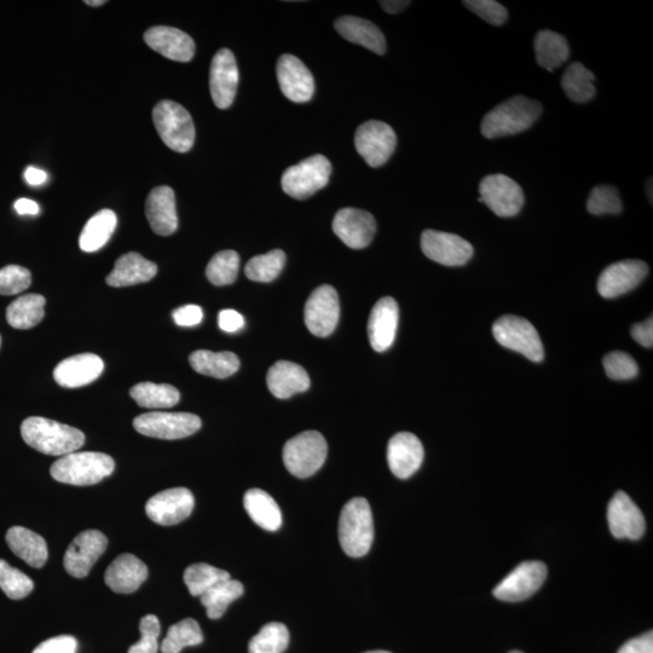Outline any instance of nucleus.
Segmentation results:
<instances>
[{"label":"nucleus","mask_w":653,"mask_h":653,"mask_svg":"<svg viewBox=\"0 0 653 653\" xmlns=\"http://www.w3.org/2000/svg\"><path fill=\"white\" fill-rule=\"evenodd\" d=\"M21 436L37 452L52 456L75 453L85 443L82 431L40 416H32L23 421Z\"/></svg>","instance_id":"obj_1"},{"label":"nucleus","mask_w":653,"mask_h":653,"mask_svg":"<svg viewBox=\"0 0 653 653\" xmlns=\"http://www.w3.org/2000/svg\"><path fill=\"white\" fill-rule=\"evenodd\" d=\"M539 101L525 96H514L485 115L481 131L488 140L520 134L530 129L541 117Z\"/></svg>","instance_id":"obj_2"},{"label":"nucleus","mask_w":653,"mask_h":653,"mask_svg":"<svg viewBox=\"0 0 653 653\" xmlns=\"http://www.w3.org/2000/svg\"><path fill=\"white\" fill-rule=\"evenodd\" d=\"M339 541L351 558H361L371 551L374 523L371 506L363 498L352 499L343 508L339 519Z\"/></svg>","instance_id":"obj_3"},{"label":"nucleus","mask_w":653,"mask_h":653,"mask_svg":"<svg viewBox=\"0 0 653 653\" xmlns=\"http://www.w3.org/2000/svg\"><path fill=\"white\" fill-rule=\"evenodd\" d=\"M115 462L103 453L83 452L62 456L51 466V477L65 484L94 485L112 475Z\"/></svg>","instance_id":"obj_4"},{"label":"nucleus","mask_w":653,"mask_h":653,"mask_svg":"<svg viewBox=\"0 0 653 653\" xmlns=\"http://www.w3.org/2000/svg\"><path fill=\"white\" fill-rule=\"evenodd\" d=\"M153 120L161 140L177 153H187L195 142V126L186 108L173 101H161L154 107Z\"/></svg>","instance_id":"obj_5"},{"label":"nucleus","mask_w":653,"mask_h":653,"mask_svg":"<svg viewBox=\"0 0 653 653\" xmlns=\"http://www.w3.org/2000/svg\"><path fill=\"white\" fill-rule=\"evenodd\" d=\"M327 452L325 437L317 431H306L286 443L283 462L293 476L308 478L325 464Z\"/></svg>","instance_id":"obj_6"},{"label":"nucleus","mask_w":653,"mask_h":653,"mask_svg":"<svg viewBox=\"0 0 653 653\" xmlns=\"http://www.w3.org/2000/svg\"><path fill=\"white\" fill-rule=\"evenodd\" d=\"M331 173L332 165L326 156H310L302 163L288 167L283 173V192L293 199H308L327 186Z\"/></svg>","instance_id":"obj_7"},{"label":"nucleus","mask_w":653,"mask_h":653,"mask_svg":"<svg viewBox=\"0 0 653 653\" xmlns=\"http://www.w3.org/2000/svg\"><path fill=\"white\" fill-rule=\"evenodd\" d=\"M493 334L504 348L519 352L530 361L541 362L545 357L539 333L528 320L522 317L502 316L494 323Z\"/></svg>","instance_id":"obj_8"},{"label":"nucleus","mask_w":653,"mask_h":653,"mask_svg":"<svg viewBox=\"0 0 653 653\" xmlns=\"http://www.w3.org/2000/svg\"><path fill=\"white\" fill-rule=\"evenodd\" d=\"M134 427L143 436L159 439H182L201 429V419L190 413L154 412L137 416Z\"/></svg>","instance_id":"obj_9"},{"label":"nucleus","mask_w":653,"mask_h":653,"mask_svg":"<svg viewBox=\"0 0 653 653\" xmlns=\"http://www.w3.org/2000/svg\"><path fill=\"white\" fill-rule=\"evenodd\" d=\"M396 146L397 136L394 129L383 121H367L356 131L357 152L371 167L385 165L394 154Z\"/></svg>","instance_id":"obj_10"},{"label":"nucleus","mask_w":653,"mask_h":653,"mask_svg":"<svg viewBox=\"0 0 653 653\" xmlns=\"http://www.w3.org/2000/svg\"><path fill=\"white\" fill-rule=\"evenodd\" d=\"M479 194L491 212L501 218L516 217L524 206L522 187L501 173L484 177L479 184Z\"/></svg>","instance_id":"obj_11"},{"label":"nucleus","mask_w":653,"mask_h":653,"mask_svg":"<svg viewBox=\"0 0 653 653\" xmlns=\"http://www.w3.org/2000/svg\"><path fill=\"white\" fill-rule=\"evenodd\" d=\"M547 577V566L541 562H524L517 566L494 589V595L502 602H523L535 594Z\"/></svg>","instance_id":"obj_12"},{"label":"nucleus","mask_w":653,"mask_h":653,"mask_svg":"<svg viewBox=\"0 0 653 653\" xmlns=\"http://www.w3.org/2000/svg\"><path fill=\"white\" fill-rule=\"evenodd\" d=\"M421 250L433 262L446 267H462L473 257L470 242L444 231L425 230L421 235Z\"/></svg>","instance_id":"obj_13"},{"label":"nucleus","mask_w":653,"mask_h":653,"mask_svg":"<svg viewBox=\"0 0 653 653\" xmlns=\"http://www.w3.org/2000/svg\"><path fill=\"white\" fill-rule=\"evenodd\" d=\"M340 316L337 291L332 286L322 285L312 292L305 304V325L316 337L325 338L334 332Z\"/></svg>","instance_id":"obj_14"},{"label":"nucleus","mask_w":653,"mask_h":653,"mask_svg":"<svg viewBox=\"0 0 653 653\" xmlns=\"http://www.w3.org/2000/svg\"><path fill=\"white\" fill-rule=\"evenodd\" d=\"M107 546L108 539L101 531L86 530L80 533L69 545L63 558L68 574L75 579H84L107 550Z\"/></svg>","instance_id":"obj_15"},{"label":"nucleus","mask_w":653,"mask_h":653,"mask_svg":"<svg viewBox=\"0 0 653 653\" xmlns=\"http://www.w3.org/2000/svg\"><path fill=\"white\" fill-rule=\"evenodd\" d=\"M195 499L187 488H173L149 499L146 505L147 516L154 523L170 527L186 520L192 514Z\"/></svg>","instance_id":"obj_16"},{"label":"nucleus","mask_w":653,"mask_h":653,"mask_svg":"<svg viewBox=\"0 0 653 653\" xmlns=\"http://www.w3.org/2000/svg\"><path fill=\"white\" fill-rule=\"evenodd\" d=\"M649 273V267L638 259L622 260L609 265L598 280V292L605 299L623 296L638 287Z\"/></svg>","instance_id":"obj_17"},{"label":"nucleus","mask_w":653,"mask_h":653,"mask_svg":"<svg viewBox=\"0 0 653 653\" xmlns=\"http://www.w3.org/2000/svg\"><path fill=\"white\" fill-rule=\"evenodd\" d=\"M238 85L239 68L233 52L219 50L213 57L210 69L211 96L219 109H227L233 104Z\"/></svg>","instance_id":"obj_18"},{"label":"nucleus","mask_w":653,"mask_h":653,"mask_svg":"<svg viewBox=\"0 0 653 653\" xmlns=\"http://www.w3.org/2000/svg\"><path fill=\"white\" fill-rule=\"evenodd\" d=\"M334 234L354 250H362L371 244L377 223L371 213L358 208H342L333 221Z\"/></svg>","instance_id":"obj_19"},{"label":"nucleus","mask_w":653,"mask_h":653,"mask_svg":"<svg viewBox=\"0 0 653 653\" xmlns=\"http://www.w3.org/2000/svg\"><path fill=\"white\" fill-rule=\"evenodd\" d=\"M277 80L283 95L296 103L309 102L314 96L315 80L309 68L298 57L282 55L277 61Z\"/></svg>","instance_id":"obj_20"},{"label":"nucleus","mask_w":653,"mask_h":653,"mask_svg":"<svg viewBox=\"0 0 653 653\" xmlns=\"http://www.w3.org/2000/svg\"><path fill=\"white\" fill-rule=\"evenodd\" d=\"M608 520L611 534L618 540H639L645 534L644 514L624 491H617L610 501Z\"/></svg>","instance_id":"obj_21"},{"label":"nucleus","mask_w":653,"mask_h":653,"mask_svg":"<svg viewBox=\"0 0 653 653\" xmlns=\"http://www.w3.org/2000/svg\"><path fill=\"white\" fill-rule=\"evenodd\" d=\"M424 461L420 439L409 432L397 433L387 446V462L397 478L407 479L419 470Z\"/></svg>","instance_id":"obj_22"},{"label":"nucleus","mask_w":653,"mask_h":653,"mask_svg":"<svg viewBox=\"0 0 653 653\" xmlns=\"http://www.w3.org/2000/svg\"><path fill=\"white\" fill-rule=\"evenodd\" d=\"M398 319H400V309L394 298H381L374 305L368 321V337L375 351L385 352L394 344Z\"/></svg>","instance_id":"obj_23"},{"label":"nucleus","mask_w":653,"mask_h":653,"mask_svg":"<svg viewBox=\"0 0 653 653\" xmlns=\"http://www.w3.org/2000/svg\"><path fill=\"white\" fill-rule=\"evenodd\" d=\"M150 49L172 61L189 62L195 55V43L189 34L177 28L156 26L144 33Z\"/></svg>","instance_id":"obj_24"},{"label":"nucleus","mask_w":653,"mask_h":653,"mask_svg":"<svg viewBox=\"0 0 653 653\" xmlns=\"http://www.w3.org/2000/svg\"><path fill=\"white\" fill-rule=\"evenodd\" d=\"M104 369L102 358L94 354H82L67 358L57 364L54 371L56 383L67 389H77L94 383Z\"/></svg>","instance_id":"obj_25"},{"label":"nucleus","mask_w":653,"mask_h":653,"mask_svg":"<svg viewBox=\"0 0 653 653\" xmlns=\"http://www.w3.org/2000/svg\"><path fill=\"white\" fill-rule=\"evenodd\" d=\"M147 577V565L134 554L125 553L108 566L104 581L113 592L130 594L136 592Z\"/></svg>","instance_id":"obj_26"},{"label":"nucleus","mask_w":653,"mask_h":653,"mask_svg":"<svg viewBox=\"0 0 653 653\" xmlns=\"http://www.w3.org/2000/svg\"><path fill=\"white\" fill-rule=\"evenodd\" d=\"M146 215L150 228L160 236H170L178 228L175 192L170 187L154 188L148 195Z\"/></svg>","instance_id":"obj_27"},{"label":"nucleus","mask_w":653,"mask_h":653,"mask_svg":"<svg viewBox=\"0 0 653 653\" xmlns=\"http://www.w3.org/2000/svg\"><path fill=\"white\" fill-rule=\"evenodd\" d=\"M268 389L280 400L304 392L310 387L309 374L297 363L280 361L269 369Z\"/></svg>","instance_id":"obj_28"},{"label":"nucleus","mask_w":653,"mask_h":653,"mask_svg":"<svg viewBox=\"0 0 653 653\" xmlns=\"http://www.w3.org/2000/svg\"><path fill=\"white\" fill-rule=\"evenodd\" d=\"M158 274V265L136 252L121 256L115 262L114 270L107 276V283L112 287H127L140 285L153 280Z\"/></svg>","instance_id":"obj_29"},{"label":"nucleus","mask_w":653,"mask_h":653,"mask_svg":"<svg viewBox=\"0 0 653 653\" xmlns=\"http://www.w3.org/2000/svg\"><path fill=\"white\" fill-rule=\"evenodd\" d=\"M335 30L349 42L364 46L378 55L386 52V39L383 32L373 22L360 17L344 16L334 23Z\"/></svg>","instance_id":"obj_30"},{"label":"nucleus","mask_w":653,"mask_h":653,"mask_svg":"<svg viewBox=\"0 0 653 653\" xmlns=\"http://www.w3.org/2000/svg\"><path fill=\"white\" fill-rule=\"evenodd\" d=\"M10 550L23 562L40 569L48 560L49 552L42 536L22 527L10 528L7 533Z\"/></svg>","instance_id":"obj_31"},{"label":"nucleus","mask_w":653,"mask_h":653,"mask_svg":"<svg viewBox=\"0 0 653 653\" xmlns=\"http://www.w3.org/2000/svg\"><path fill=\"white\" fill-rule=\"evenodd\" d=\"M244 506L248 516L258 527L267 531H277L281 528L282 514L280 507L264 490H248L245 494Z\"/></svg>","instance_id":"obj_32"},{"label":"nucleus","mask_w":653,"mask_h":653,"mask_svg":"<svg viewBox=\"0 0 653 653\" xmlns=\"http://www.w3.org/2000/svg\"><path fill=\"white\" fill-rule=\"evenodd\" d=\"M189 362L195 372L217 379L229 378L240 368L239 357L228 351H195L190 355Z\"/></svg>","instance_id":"obj_33"},{"label":"nucleus","mask_w":653,"mask_h":653,"mask_svg":"<svg viewBox=\"0 0 653 653\" xmlns=\"http://www.w3.org/2000/svg\"><path fill=\"white\" fill-rule=\"evenodd\" d=\"M534 48L537 63L548 72H553L569 59V44L562 34L556 32L541 31L537 33Z\"/></svg>","instance_id":"obj_34"},{"label":"nucleus","mask_w":653,"mask_h":653,"mask_svg":"<svg viewBox=\"0 0 653 653\" xmlns=\"http://www.w3.org/2000/svg\"><path fill=\"white\" fill-rule=\"evenodd\" d=\"M118 218L112 210H102L89 219L80 234L82 251L92 253L101 250L111 240L117 228Z\"/></svg>","instance_id":"obj_35"},{"label":"nucleus","mask_w":653,"mask_h":653,"mask_svg":"<svg viewBox=\"0 0 653 653\" xmlns=\"http://www.w3.org/2000/svg\"><path fill=\"white\" fill-rule=\"evenodd\" d=\"M46 300L40 294H26L8 306L7 320L15 329H31L39 325L45 316Z\"/></svg>","instance_id":"obj_36"},{"label":"nucleus","mask_w":653,"mask_h":653,"mask_svg":"<svg viewBox=\"0 0 653 653\" xmlns=\"http://www.w3.org/2000/svg\"><path fill=\"white\" fill-rule=\"evenodd\" d=\"M130 396L147 409L172 408L181 400L179 391L169 384L140 383L132 387Z\"/></svg>","instance_id":"obj_37"},{"label":"nucleus","mask_w":653,"mask_h":653,"mask_svg":"<svg viewBox=\"0 0 653 653\" xmlns=\"http://www.w3.org/2000/svg\"><path fill=\"white\" fill-rule=\"evenodd\" d=\"M595 75L581 62H574L566 69L562 78V88L569 100L587 103L595 96Z\"/></svg>","instance_id":"obj_38"},{"label":"nucleus","mask_w":653,"mask_h":653,"mask_svg":"<svg viewBox=\"0 0 653 653\" xmlns=\"http://www.w3.org/2000/svg\"><path fill=\"white\" fill-rule=\"evenodd\" d=\"M245 588L236 580H225L201 595V604L206 608V614L211 620L221 618L228 606L242 597Z\"/></svg>","instance_id":"obj_39"},{"label":"nucleus","mask_w":653,"mask_h":653,"mask_svg":"<svg viewBox=\"0 0 653 653\" xmlns=\"http://www.w3.org/2000/svg\"><path fill=\"white\" fill-rule=\"evenodd\" d=\"M229 579V572L205 563L190 565L184 572V583L193 597H201L218 583Z\"/></svg>","instance_id":"obj_40"},{"label":"nucleus","mask_w":653,"mask_h":653,"mask_svg":"<svg viewBox=\"0 0 653 653\" xmlns=\"http://www.w3.org/2000/svg\"><path fill=\"white\" fill-rule=\"evenodd\" d=\"M202 641H204V634L199 623L193 618H186L170 627L161 644V652L179 653L184 647L200 645Z\"/></svg>","instance_id":"obj_41"},{"label":"nucleus","mask_w":653,"mask_h":653,"mask_svg":"<svg viewBox=\"0 0 653 653\" xmlns=\"http://www.w3.org/2000/svg\"><path fill=\"white\" fill-rule=\"evenodd\" d=\"M290 644V632L285 624L271 622L265 624L248 644L250 653H283Z\"/></svg>","instance_id":"obj_42"},{"label":"nucleus","mask_w":653,"mask_h":653,"mask_svg":"<svg viewBox=\"0 0 653 653\" xmlns=\"http://www.w3.org/2000/svg\"><path fill=\"white\" fill-rule=\"evenodd\" d=\"M286 264V254L274 250L262 256L253 257L247 263L245 273L248 279L256 282H271L281 274Z\"/></svg>","instance_id":"obj_43"},{"label":"nucleus","mask_w":653,"mask_h":653,"mask_svg":"<svg viewBox=\"0 0 653 653\" xmlns=\"http://www.w3.org/2000/svg\"><path fill=\"white\" fill-rule=\"evenodd\" d=\"M240 257L235 251H222L211 259L206 268L208 281L215 286H228L238 279Z\"/></svg>","instance_id":"obj_44"},{"label":"nucleus","mask_w":653,"mask_h":653,"mask_svg":"<svg viewBox=\"0 0 653 653\" xmlns=\"http://www.w3.org/2000/svg\"><path fill=\"white\" fill-rule=\"evenodd\" d=\"M0 588L10 599L20 600L33 592L34 583L22 571L0 559Z\"/></svg>","instance_id":"obj_45"},{"label":"nucleus","mask_w":653,"mask_h":653,"mask_svg":"<svg viewBox=\"0 0 653 653\" xmlns=\"http://www.w3.org/2000/svg\"><path fill=\"white\" fill-rule=\"evenodd\" d=\"M587 210L594 216L618 215L622 212L620 193L611 186L595 187L589 195Z\"/></svg>","instance_id":"obj_46"},{"label":"nucleus","mask_w":653,"mask_h":653,"mask_svg":"<svg viewBox=\"0 0 653 653\" xmlns=\"http://www.w3.org/2000/svg\"><path fill=\"white\" fill-rule=\"evenodd\" d=\"M31 271L20 265H8L0 269V296H16L30 288Z\"/></svg>","instance_id":"obj_47"},{"label":"nucleus","mask_w":653,"mask_h":653,"mask_svg":"<svg viewBox=\"0 0 653 653\" xmlns=\"http://www.w3.org/2000/svg\"><path fill=\"white\" fill-rule=\"evenodd\" d=\"M606 375L612 380H631L639 373L638 363L626 352H610L604 358Z\"/></svg>","instance_id":"obj_48"},{"label":"nucleus","mask_w":653,"mask_h":653,"mask_svg":"<svg viewBox=\"0 0 653 653\" xmlns=\"http://www.w3.org/2000/svg\"><path fill=\"white\" fill-rule=\"evenodd\" d=\"M141 640L132 645L129 653H158V638L161 633L159 618L154 615L144 616L140 623Z\"/></svg>","instance_id":"obj_49"},{"label":"nucleus","mask_w":653,"mask_h":653,"mask_svg":"<svg viewBox=\"0 0 653 653\" xmlns=\"http://www.w3.org/2000/svg\"><path fill=\"white\" fill-rule=\"evenodd\" d=\"M464 5L490 25L502 26L508 19L507 9L495 0H466Z\"/></svg>","instance_id":"obj_50"},{"label":"nucleus","mask_w":653,"mask_h":653,"mask_svg":"<svg viewBox=\"0 0 653 653\" xmlns=\"http://www.w3.org/2000/svg\"><path fill=\"white\" fill-rule=\"evenodd\" d=\"M77 649V639L71 637V635H60V637L44 641L32 653H75Z\"/></svg>","instance_id":"obj_51"},{"label":"nucleus","mask_w":653,"mask_h":653,"mask_svg":"<svg viewBox=\"0 0 653 653\" xmlns=\"http://www.w3.org/2000/svg\"><path fill=\"white\" fill-rule=\"evenodd\" d=\"M172 317L177 326L194 327L200 325L204 312L198 305H184L173 311Z\"/></svg>","instance_id":"obj_52"},{"label":"nucleus","mask_w":653,"mask_h":653,"mask_svg":"<svg viewBox=\"0 0 653 653\" xmlns=\"http://www.w3.org/2000/svg\"><path fill=\"white\" fill-rule=\"evenodd\" d=\"M218 325L225 333H236L245 326L244 316L235 310H222L218 315Z\"/></svg>","instance_id":"obj_53"},{"label":"nucleus","mask_w":653,"mask_h":653,"mask_svg":"<svg viewBox=\"0 0 653 653\" xmlns=\"http://www.w3.org/2000/svg\"><path fill=\"white\" fill-rule=\"evenodd\" d=\"M631 334L635 342L644 346V348L651 349L653 344V320L650 317L649 320L641 323H635L631 329Z\"/></svg>","instance_id":"obj_54"},{"label":"nucleus","mask_w":653,"mask_h":653,"mask_svg":"<svg viewBox=\"0 0 653 653\" xmlns=\"http://www.w3.org/2000/svg\"><path fill=\"white\" fill-rule=\"evenodd\" d=\"M617 653H653V633L629 640Z\"/></svg>","instance_id":"obj_55"},{"label":"nucleus","mask_w":653,"mask_h":653,"mask_svg":"<svg viewBox=\"0 0 653 653\" xmlns=\"http://www.w3.org/2000/svg\"><path fill=\"white\" fill-rule=\"evenodd\" d=\"M14 207L20 216H37L39 213V205L30 199H19L15 202Z\"/></svg>","instance_id":"obj_56"},{"label":"nucleus","mask_w":653,"mask_h":653,"mask_svg":"<svg viewBox=\"0 0 653 653\" xmlns=\"http://www.w3.org/2000/svg\"><path fill=\"white\" fill-rule=\"evenodd\" d=\"M46 178H48V175H46V172L40 169H37V167H27L25 171V179L30 186L37 187V186H42L43 183H45Z\"/></svg>","instance_id":"obj_57"},{"label":"nucleus","mask_w":653,"mask_h":653,"mask_svg":"<svg viewBox=\"0 0 653 653\" xmlns=\"http://www.w3.org/2000/svg\"><path fill=\"white\" fill-rule=\"evenodd\" d=\"M381 8H383L386 13L391 15H396L401 13L404 9H407L410 5L409 0H385V2H380Z\"/></svg>","instance_id":"obj_58"},{"label":"nucleus","mask_w":653,"mask_h":653,"mask_svg":"<svg viewBox=\"0 0 653 653\" xmlns=\"http://www.w3.org/2000/svg\"><path fill=\"white\" fill-rule=\"evenodd\" d=\"M85 4L90 5V7H101V5L106 4L104 0H86Z\"/></svg>","instance_id":"obj_59"},{"label":"nucleus","mask_w":653,"mask_h":653,"mask_svg":"<svg viewBox=\"0 0 653 653\" xmlns=\"http://www.w3.org/2000/svg\"><path fill=\"white\" fill-rule=\"evenodd\" d=\"M647 195H649L650 202L652 204V178H650L649 183H647Z\"/></svg>","instance_id":"obj_60"},{"label":"nucleus","mask_w":653,"mask_h":653,"mask_svg":"<svg viewBox=\"0 0 653 653\" xmlns=\"http://www.w3.org/2000/svg\"><path fill=\"white\" fill-rule=\"evenodd\" d=\"M364 653H391V652L379 650V651H369V652H364Z\"/></svg>","instance_id":"obj_61"},{"label":"nucleus","mask_w":653,"mask_h":653,"mask_svg":"<svg viewBox=\"0 0 653 653\" xmlns=\"http://www.w3.org/2000/svg\"><path fill=\"white\" fill-rule=\"evenodd\" d=\"M510 653H523V652H520V651H512V652H510Z\"/></svg>","instance_id":"obj_62"},{"label":"nucleus","mask_w":653,"mask_h":653,"mask_svg":"<svg viewBox=\"0 0 653 653\" xmlns=\"http://www.w3.org/2000/svg\"><path fill=\"white\" fill-rule=\"evenodd\" d=\"M0 345H2V338H0Z\"/></svg>","instance_id":"obj_63"}]
</instances>
